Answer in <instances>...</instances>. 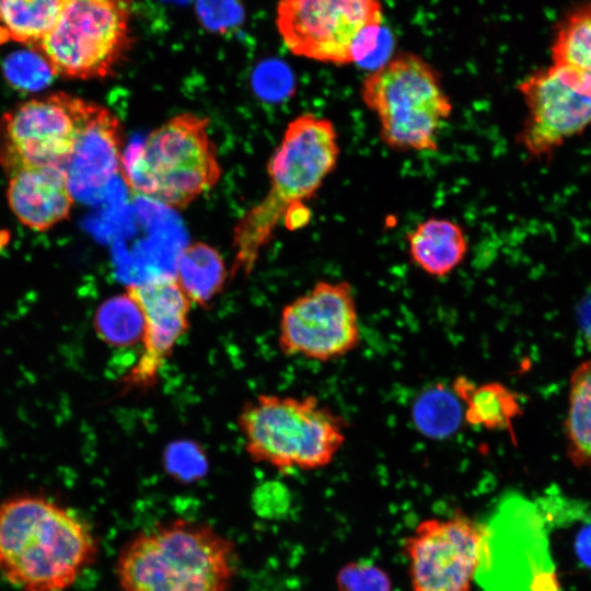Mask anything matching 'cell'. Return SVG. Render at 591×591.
I'll list each match as a JSON object with an SVG mask.
<instances>
[{
  "mask_svg": "<svg viewBox=\"0 0 591 591\" xmlns=\"http://www.w3.org/2000/svg\"><path fill=\"white\" fill-rule=\"evenodd\" d=\"M236 422L250 459L280 472L324 467L346 440L344 418L311 395L259 394Z\"/></svg>",
  "mask_w": 591,
  "mask_h": 591,
  "instance_id": "5",
  "label": "cell"
},
{
  "mask_svg": "<svg viewBox=\"0 0 591 591\" xmlns=\"http://www.w3.org/2000/svg\"><path fill=\"white\" fill-rule=\"evenodd\" d=\"M65 0H0V44L31 48L53 30Z\"/></svg>",
  "mask_w": 591,
  "mask_h": 591,
  "instance_id": "21",
  "label": "cell"
},
{
  "mask_svg": "<svg viewBox=\"0 0 591 591\" xmlns=\"http://www.w3.org/2000/svg\"><path fill=\"white\" fill-rule=\"evenodd\" d=\"M412 262L427 275L442 278L459 267L468 252V239L457 222L431 217L406 234Z\"/></svg>",
  "mask_w": 591,
  "mask_h": 591,
  "instance_id": "17",
  "label": "cell"
},
{
  "mask_svg": "<svg viewBox=\"0 0 591 591\" xmlns=\"http://www.w3.org/2000/svg\"><path fill=\"white\" fill-rule=\"evenodd\" d=\"M92 102L65 92L22 102L0 118V166L7 174L28 167L66 169Z\"/></svg>",
  "mask_w": 591,
  "mask_h": 591,
  "instance_id": "10",
  "label": "cell"
},
{
  "mask_svg": "<svg viewBox=\"0 0 591 591\" xmlns=\"http://www.w3.org/2000/svg\"><path fill=\"white\" fill-rule=\"evenodd\" d=\"M239 567L235 544L211 525L188 519L158 523L120 548V591H230Z\"/></svg>",
  "mask_w": 591,
  "mask_h": 591,
  "instance_id": "2",
  "label": "cell"
},
{
  "mask_svg": "<svg viewBox=\"0 0 591 591\" xmlns=\"http://www.w3.org/2000/svg\"><path fill=\"white\" fill-rule=\"evenodd\" d=\"M535 506L508 496L482 525L475 579L487 591H558Z\"/></svg>",
  "mask_w": 591,
  "mask_h": 591,
  "instance_id": "9",
  "label": "cell"
},
{
  "mask_svg": "<svg viewBox=\"0 0 591 591\" xmlns=\"http://www.w3.org/2000/svg\"><path fill=\"white\" fill-rule=\"evenodd\" d=\"M208 126L207 118L182 113L127 147L120 174L129 190L183 209L212 188L221 166Z\"/></svg>",
  "mask_w": 591,
  "mask_h": 591,
  "instance_id": "4",
  "label": "cell"
},
{
  "mask_svg": "<svg viewBox=\"0 0 591 591\" xmlns=\"http://www.w3.org/2000/svg\"><path fill=\"white\" fill-rule=\"evenodd\" d=\"M339 154L338 134L329 119L303 114L288 124L268 164V193L234 228L230 278L253 271L288 209L316 194Z\"/></svg>",
  "mask_w": 591,
  "mask_h": 591,
  "instance_id": "3",
  "label": "cell"
},
{
  "mask_svg": "<svg viewBox=\"0 0 591 591\" xmlns=\"http://www.w3.org/2000/svg\"><path fill=\"white\" fill-rule=\"evenodd\" d=\"M359 95L378 118L382 142L397 151H436L453 111L437 69L408 51L370 71Z\"/></svg>",
  "mask_w": 591,
  "mask_h": 591,
  "instance_id": "6",
  "label": "cell"
},
{
  "mask_svg": "<svg viewBox=\"0 0 591 591\" xmlns=\"http://www.w3.org/2000/svg\"><path fill=\"white\" fill-rule=\"evenodd\" d=\"M93 325L104 344L116 348L130 347L141 341L143 317L137 303L124 291L99 305Z\"/></svg>",
  "mask_w": 591,
  "mask_h": 591,
  "instance_id": "23",
  "label": "cell"
},
{
  "mask_svg": "<svg viewBox=\"0 0 591 591\" xmlns=\"http://www.w3.org/2000/svg\"><path fill=\"white\" fill-rule=\"evenodd\" d=\"M381 0H278L277 31L293 55L345 66L373 50L383 23Z\"/></svg>",
  "mask_w": 591,
  "mask_h": 591,
  "instance_id": "8",
  "label": "cell"
},
{
  "mask_svg": "<svg viewBox=\"0 0 591 591\" xmlns=\"http://www.w3.org/2000/svg\"><path fill=\"white\" fill-rule=\"evenodd\" d=\"M100 543L81 514L46 496L0 501V577L19 591H66L89 570Z\"/></svg>",
  "mask_w": 591,
  "mask_h": 591,
  "instance_id": "1",
  "label": "cell"
},
{
  "mask_svg": "<svg viewBox=\"0 0 591 591\" xmlns=\"http://www.w3.org/2000/svg\"><path fill=\"white\" fill-rule=\"evenodd\" d=\"M125 292L142 313L143 331L140 356L123 375L121 390L148 391L157 385L163 366L189 331L192 302L171 275L130 283Z\"/></svg>",
  "mask_w": 591,
  "mask_h": 591,
  "instance_id": "14",
  "label": "cell"
},
{
  "mask_svg": "<svg viewBox=\"0 0 591 591\" xmlns=\"http://www.w3.org/2000/svg\"><path fill=\"white\" fill-rule=\"evenodd\" d=\"M526 115L518 142L534 158L552 153L591 126V77L555 65L518 84Z\"/></svg>",
  "mask_w": 591,
  "mask_h": 591,
  "instance_id": "12",
  "label": "cell"
},
{
  "mask_svg": "<svg viewBox=\"0 0 591 591\" xmlns=\"http://www.w3.org/2000/svg\"><path fill=\"white\" fill-rule=\"evenodd\" d=\"M311 218V212L304 204L292 206L286 212L282 222L289 230H297L305 225Z\"/></svg>",
  "mask_w": 591,
  "mask_h": 591,
  "instance_id": "29",
  "label": "cell"
},
{
  "mask_svg": "<svg viewBox=\"0 0 591 591\" xmlns=\"http://www.w3.org/2000/svg\"><path fill=\"white\" fill-rule=\"evenodd\" d=\"M578 325L586 346L591 350V293L579 304Z\"/></svg>",
  "mask_w": 591,
  "mask_h": 591,
  "instance_id": "28",
  "label": "cell"
},
{
  "mask_svg": "<svg viewBox=\"0 0 591 591\" xmlns=\"http://www.w3.org/2000/svg\"><path fill=\"white\" fill-rule=\"evenodd\" d=\"M361 329L352 286L317 281L280 313L278 346L288 357L326 362L354 351Z\"/></svg>",
  "mask_w": 591,
  "mask_h": 591,
  "instance_id": "11",
  "label": "cell"
},
{
  "mask_svg": "<svg viewBox=\"0 0 591 591\" xmlns=\"http://www.w3.org/2000/svg\"><path fill=\"white\" fill-rule=\"evenodd\" d=\"M132 13L134 0H65L53 30L31 49L51 74L105 79L132 47Z\"/></svg>",
  "mask_w": 591,
  "mask_h": 591,
  "instance_id": "7",
  "label": "cell"
},
{
  "mask_svg": "<svg viewBox=\"0 0 591 591\" xmlns=\"http://www.w3.org/2000/svg\"><path fill=\"white\" fill-rule=\"evenodd\" d=\"M166 474L182 484L201 479L208 472L209 461L202 447L193 440H176L169 443L163 452Z\"/></svg>",
  "mask_w": 591,
  "mask_h": 591,
  "instance_id": "25",
  "label": "cell"
},
{
  "mask_svg": "<svg viewBox=\"0 0 591 591\" xmlns=\"http://www.w3.org/2000/svg\"><path fill=\"white\" fill-rule=\"evenodd\" d=\"M482 525L456 512L421 521L404 542L413 591H471Z\"/></svg>",
  "mask_w": 591,
  "mask_h": 591,
  "instance_id": "13",
  "label": "cell"
},
{
  "mask_svg": "<svg viewBox=\"0 0 591 591\" xmlns=\"http://www.w3.org/2000/svg\"><path fill=\"white\" fill-rule=\"evenodd\" d=\"M8 177V205L23 225L44 232L69 218L74 195L66 169L28 166Z\"/></svg>",
  "mask_w": 591,
  "mask_h": 591,
  "instance_id": "15",
  "label": "cell"
},
{
  "mask_svg": "<svg viewBox=\"0 0 591 591\" xmlns=\"http://www.w3.org/2000/svg\"><path fill=\"white\" fill-rule=\"evenodd\" d=\"M175 278L192 302L208 309L227 285L229 271L221 254L205 242H193L178 254Z\"/></svg>",
  "mask_w": 591,
  "mask_h": 591,
  "instance_id": "19",
  "label": "cell"
},
{
  "mask_svg": "<svg viewBox=\"0 0 591 591\" xmlns=\"http://www.w3.org/2000/svg\"><path fill=\"white\" fill-rule=\"evenodd\" d=\"M412 418L421 434L444 439L459 430L464 408L452 389L436 384L419 394L412 408Z\"/></svg>",
  "mask_w": 591,
  "mask_h": 591,
  "instance_id": "22",
  "label": "cell"
},
{
  "mask_svg": "<svg viewBox=\"0 0 591 591\" xmlns=\"http://www.w3.org/2000/svg\"><path fill=\"white\" fill-rule=\"evenodd\" d=\"M575 546L579 559L591 568V524L579 532Z\"/></svg>",
  "mask_w": 591,
  "mask_h": 591,
  "instance_id": "30",
  "label": "cell"
},
{
  "mask_svg": "<svg viewBox=\"0 0 591 591\" xmlns=\"http://www.w3.org/2000/svg\"><path fill=\"white\" fill-rule=\"evenodd\" d=\"M564 427L571 464L577 468L591 467V358L570 374Z\"/></svg>",
  "mask_w": 591,
  "mask_h": 591,
  "instance_id": "20",
  "label": "cell"
},
{
  "mask_svg": "<svg viewBox=\"0 0 591 591\" xmlns=\"http://www.w3.org/2000/svg\"><path fill=\"white\" fill-rule=\"evenodd\" d=\"M290 494L286 485L269 480L258 485L253 494L255 509L262 514L277 513L289 507Z\"/></svg>",
  "mask_w": 591,
  "mask_h": 591,
  "instance_id": "27",
  "label": "cell"
},
{
  "mask_svg": "<svg viewBox=\"0 0 591 591\" xmlns=\"http://www.w3.org/2000/svg\"><path fill=\"white\" fill-rule=\"evenodd\" d=\"M338 591H392L389 575L370 560L351 561L336 576Z\"/></svg>",
  "mask_w": 591,
  "mask_h": 591,
  "instance_id": "26",
  "label": "cell"
},
{
  "mask_svg": "<svg viewBox=\"0 0 591 591\" xmlns=\"http://www.w3.org/2000/svg\"><path fill=\"white\" fill-rule=\"evenodd\" d=\"M552 57L553 63L591 77V2L580 5L561 22Z\"/></svg>",
  "mask_w": 591,
  "mask_h": 591,
  "instance_id": "24",
  "label": "cell"
},
{
  "mask_svg": "<svg viewBox=\"0 0 591 591\" xmlns=\"http://www.w3.org/2000/svg\"><path fill=\"white\" fill-rule=\"evenodd\" d=\"M452 390L464 405V420L472 426L512 431L514 420L522 415L518 394L500 382L477 385L460 376Z\"/></svg>",
  "mask_w": 591,
  "mask_h": 591,
  "instance_id": "18",
  "label": "cell"
},
{
  "mask_svg": "<svg viewBox=\"0 0 591 591\" xmlns=\"http://www.w3.org/2000/svg\"><path fill=\"white\" fill-rule=\"evenodd\" d=\"M123 127L106 107L92 102L66 167L72 193L104 188L120 172Z\"/></svg>",
  "mask_w": 591,
  "mask_h": 591,
  "instance_id": "16",
  "label": "cell"
}]
</instances>
